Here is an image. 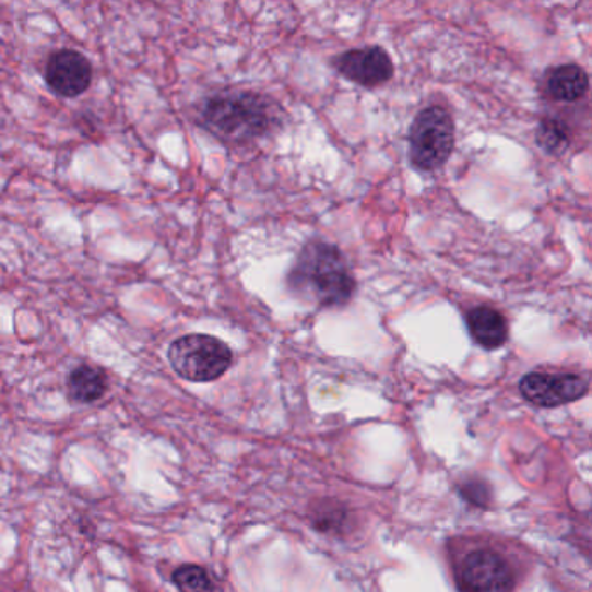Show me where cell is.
<instances>
[{
	"label": "cell",
	"instance_id": "cell-1",
	"mask_svg": "<svg viewBox=\"0 0 592 592\" xmlns=\"http://www.w3.org/2000/svg\"><path fill=\"white\" fill-rule=\"evenodd\" d=\"M287 288L306 305L341 308L355 296L356 280L339 247L311 240L288 270Z\"/></svg>",
	"mask_w": 592,
	"mask_h": 592
},
{
	"label": "cell",
	"instance_id": "cell-2",
	"mask_svg": "<svg viewBox=\"0 0 592 592\" xmlns=\"http://www.w3.org/2000/svg\"><path fill=\"white\" fill-rule=\"evenodd\" d=\"M279 103L250 91L212 94L199 108V122L214 138L229 144L261 140L282 126Z\"/></svg>",
	"mask_w": 592,
	"mask_h": 592
},
{
	"label": "cell",
	"instance_id": "cell-3",
	"mask_svg": "<svg viewBox=\"0 0 592 592\" xmlns=\"http://www.w3.org/2000/svg\"><path fill=\"white\" fill-rule=\"evenodd\" d=\"M167 360L182 379L211 382L228 372L233 353L228 344L214 335L188 334L170 344Z\"/></svg>",
	"mask_w": 592,
	"mask_h": 592
},
{
	"label": "cell",
	"instance_id": "cell-4",
	"mask_svg": "<svg viewBox=\"0 0 592 592\" xmlns=\"http://www.w3.org/2000/svg\"><path fill=\"white\" fill-rule=\"evenodd\" d=\"M411 164L415 169L433 173L449 162L455 144L452 115L433 105L417 114L409 132Z\"/></svg>",
	"mask_w": 592,
	"mask_h": 592
},
{
	"label": "cell",
	"instance_id": "cell-5",
	"mask_svg": "<svg viewBox=\"0 0 592 592\" xmlns=\"http://www.w3.org/2000/svg\"><path fill=\"white\" fill-rule=\"evenodd\" d=\"M459 588L462 592H511L514 576L508 561L494 550H474L462 561Z\"/></svg>",
	"mask_w": 592,
	"mask_h": 592
},
{
	"label": "cell",
	"instance_id": "cell-6",
	"mask_svg": "<svg viewBox=\"0 0 592 592\" xmlns=\"http://www.w3.org/2000/svg\"><path fill=\"white\" fill-rule=\"evenodd\" d=\"M520 391L526 402L542 409L567 405L585 396L588 381L577 374L530 372L520 381Z\"/></svg>",
	"mask_w": 592,
	"mask_h": 592
},
{
	"label": "cell",
	"instance_id": "cell-7",
	"mask_svg": "<svg viewBox=\"0 0 592 592\" xmlns=\"http://www.w3.org/2000/svg\"><path fill=\"white\" fill-rule=\"evenodd\" d=\"M44 79L56 96L76 98L90 90L93 64L81 51L58 49L47 58Z\"/></svg>",
	"mask_w": 592,
	"mask_h": 592
},
{
	"label": "cell",
	"instance_id": "cell-8",
	"mask_svg": "<svg viewBox=\"0 0 592 592\" xmlns=\"http://www.w3.org/2000/svg\"><path fill=\"white\" fill-rule=\"evenodd\" d=\"M334 68L346 81L362 87H379L388 84L394 75L390 55L379 46L350 49L335 58Z\"/></svg>",
	"mask_w": 592,
	"mask_h": 592
},
{
	"label": "cell",
	"instance_id": "cell-9",
	"mask_svg": "<svg viewBox=\"0 0 592 592\" xmlns=\"http://www.w3.org/2000/svg\"><path fill=\"white\" fill-rule=\"evenodd\" d=\"M465 322L474 341L485 350H499L508 343V322L500 311L490 306H476L470 309Z\"/></svg>",
	"mask_w": 592,
	"mask_h": 592
},
{
	"label": "cell",
	"instance_id": "cell-10",
	"mask_svg": "<svg viewBox=\"0 0 592 592\" xmlns=\"http://www.w3.org/2000/svg\"><path fill=\"white\" fill-rule=\"evenodd\" d=\"M589 91V76L577 64L550 68L544 79V93L555 102L573 103L584 98Z\"/></svg>",
	"mask_w": 592,
	"mask_h": 592
},
{
	"label": "cell",
	"instance_id": "cell-11",
	"mask_svg": "<svg viewBox=\"0 0 592 592\" xmlns=\"http://www.w3.org/2000/svg\"><path fill=\"white\" fill-rule=\"evenodd\" d=\"M68 396L76 403L98 402L108 391V376L94 365L84 364L73 368L68 376Z\"/></svg>",
	"mask_w": 592,
	"mask_h": 592
},
{
	"label": "cell",
	"instance_id": "cell-12",
	"mask_svg": "<svg viewBox=\"0 0 592 592\" xmlns=\"http://www.w3.org/2000/svg\"><path fill=\"white\" fill-rule=\"evenodd\" d=\"M537 144L544 152L549 155H563L570 146V131L567 123L563 122L558 117H547L538 123Z\"/></svg>",
	"mask_w": 592,
	"mask_h": 592
},
{
	"label": "cell",
	"instance_id": "cell-13",
	"mask_svg": "<svg viewBox=\"0 0 592 592\" xmlns=\"http://www.w3.org/2000/svg\"><path fill=\"white\" fill-rule=\"evenodd\" d=\"M173 582L181 592H220L208 570L199 565H182L174 571Z\"/></svg>",
	"mask_w": 592,
	"mask_h": 592
},
{
	"label": "cell",
	"instance_id": "cell-14",
	"mask_svg": "<svg viewBox=\"0 0 592 592\" xmlns=\"http://www.w3.org/2000/svg\"><path fill=\"white\" fill-rule=\"evenodd\" d=\"M346 523L347 514L343 506H334L332 502H325L315 508L313 525L320 532L341 533Z\"/></svg>",
	"mask_w": 592,
	"mask_h": 592
},
{
	"label": "cell",
	"instance_id": "cell-15",
	"mask_svg": "<svg viewBox=\"0 0 592 592\" xmlns=\"http://www.w3.org/2000/svg\"><path fill=\"white\" fill-rule=\"evenodd\" d=\"M461 495L467 502L474 504V506H478V508H485L488 500H490V490H488L487 485L479 482V479H470V482H465L461 487Z\"/></svg>",
	"mask_w": 592,
	"mask_h": 592
}]
</instances>
